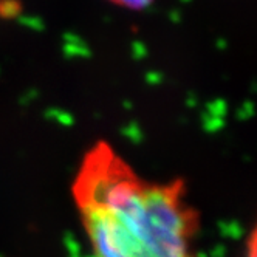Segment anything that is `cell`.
Here are the masks:
<instances>
[{
  "mask_svg": "<svg viewBox=\"0 0 257 257\" xmlns=\"http://www.w3.org/2000/svg\"><path fill=\"white\" fill-rule=\"evenodd\" d=\"M73 192L98 257H192L197 220L181 181H144L108 144L98 143Z\"/></svg>",
  "mask_w": 257,
  "mask_h": 257,
  "instance_id": "1",
  "label": "cell"
},
{
  "mask_svg": "<svg viewBox=\"0 0 257 257\" xmlns=\"http://www.w3.org/2000/svg\"><path fill=\"white\" fill-rule=\"evenodd\" d=\"M110 2L125 7V8H131V10H141V8H146L148 5H151L154 0H110Z\"/></svg>",
  "mask_w": 257,
  "mask_h": 257,
  "instance_id": "2",
  "label": "cell"
}]
</instances>
